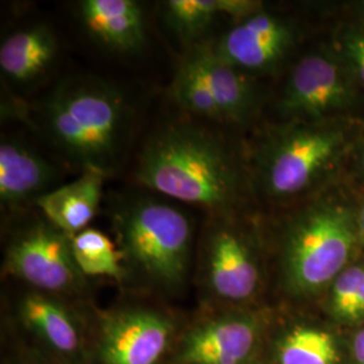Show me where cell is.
Wrapping results in <instances>:
<instances>
[{"label":"cell","instance_id":"27","mask_svg":"<svg viewBox=\"0 0 364 364\" xmlns=\"http://www.w3.org/2000/svg\"><path fill=\"white\" fill-rule=\"evenodd\" d=\"M251 364H260V363H258V362H255V363H251Z\"/></svg>","mask_w":364,"mask_h":364},{"label":"cell","instance_id":"17","mask_svg":"<svg viewBox=\"0 0 364 364\" xmlns=\"http://www.w3.org/2000/svg\"><path fill=\"white\" fill-rule=\"evenodd\" d=\"M195 50L219 105L223 122L247 120L255 107V93L247 75L216 57L209 45H196Z\"/></svg>","mask_w":364,"mask_h":364},{"label":"cell","instance_id":"10","mask_svg":"<svg viewBox=\"0 0 364 364\" xmlns=\"http://www.w3.org/2000/svg\"><path fill=\"white\" fill-rule=\"evenodd\" d=\"M263 326L254 313L205 309L182 326L166 364H251L257 362Z\"/></svg>","mask_w":364,"mask_h":364},{"label":"cell","instance_id":"3","mask_svg":"<svg viewBox=\"0 0 364 364\" xmlns=\"http://www.w3.org/2000/svg\"><path fill=\"white\" fill-rule=\"evenodd\" d=\"M109 213L127 273L126 285L165 297L180 296L195 255L191 215L164 196L144 193L119 198Z\"/></svg>","mask_w":364,"mask_h":364},{"label":"cell","instance_id":"4","mask_svg":"<svg viewBox=\"0 0 364 364\" xmlns=\"http://www.w3.org/2000/svg\"><path fill=\"white\" fill-rule=\"evenodd\" d=\"M358 220L341 205L318 203L287 225L281 247L282 285L296 299L311 297L347 269L358 242Z\"/></svg>","mask_w":364,"mask_h":364},{"label":"cell","instance_id":"18","mask_svg":"<svg viewBox=\"0 0 364 364\" xmlns=\"http://www.w3.org/2000/svg\"><path fill=\"white\" fill-rule=\"evenodd\" d=\"M275 364H338L335 338L321 328L297 326L285 329L274 344Z\"/></svg>","mask_w":364,"mask_h":364},{"label":"cell","instance_id":"7","mask_svg":"<svg viewBox=\"0 0 364 364\" xmlns=\"http://www.w3.org/2000/svg\"><path fill=\"white\" fill-rule=\"evenodd\" d=\"M3 272L33 290L63 299H82L88 278L73 255L72 237L41 213L21 221L7 239Z\"/></svg>","mask_w":364,"mask_h":364},{"label":"cell","instance_id":"12","mask_svg":"<svg viewBox=\"0 0 364 364\" xmlns=\"http://www.w3.org/2000/svg\"><path fill=\"white\" fill-rule=\"evenodd\" d=\"M296 28L285 18L266 11L250 15L230 28L210 50L243 73L267 72L293 48Z\"/></svg>","mask_w":364,"mask_h":364},{"label":"cell","instance_id":"25","mask_svg":"<svg viewBox=\"0 0 364 364\" xmlns=\"http://www.w3.org/2000/svg\"><path fill=\"white\" fill-rule=\"evenodd\" d=\"M352 356L355 364H364V328L360 329L352 341Z\"/></svg>","mask_w":364,"mask_h":364},{"label":"cell","instance_id":"19","mask_svg":"<svg viewBox=\"0 0 364 364\" xmlns=\"http://www.w3.org/2000/svg\"><path fill=\"white\" fill-rule=\"evenodd\" d=\"M78 269L87 278H109L119 285L127 284V273L115 240L96 228H87L72 237Z\"/></svg>","mask_w":364,"mask_h":364},{"label":"cell","instance_id":"15","mask_svg":"<svg viewBox=\"0 0 364 364\" xmlns=\"http://www.w3.org/2000/svg\"><path fill=\"white\" fill-rule=\"evenodd\" d=\"M107 176L84 170L75 181L57 186L36 203L39 213L64 234L73 237L90 228L103 200Z\"/></svg>","mask_w":364,"mask_h":364},{"label":"cell","instance_id":"9","mask_svg":"<svg viewBox=\"0 0 364 364\" xmlns=\"http://www.w3.org/2000/svg\"><path fill=\"white\" fill-rule=\"evenodd\" d=\"M10 320L21 347L54 364H91V316L75 301L25 287L11 302Z\"/></svg>","mask_w":364,"mask_h":364},{"label":"cell","instance_id":"6","mask_svg":"<svg viewBox=\"0 0 364 364\" xmlns=\"http://www.w3.org/2000/svg\"><path fill=\"white\" fill-rule=\"evenodd\" d=\"M182 326L173 313L126 302L91 316V364H166Z\"/></svg>","mask_w":364,"mask_h":364},{"label":"cell","instance_id":"1","mask_svg":"<svg viewBox=\"0 0 364 364\" xmlns=\"http://www.w3.org/2000/svg\"><path fill=\"white\" fill-rule=\"evenodd\" d=\"M135 181L208 215H232L242 178L220 136L198 123L178 122L162 127L144 144Z\"/></svg>","mask_w":364,"mask_h":364},{"label":"cell","instance_id":"28","mask_svg":"<svg viewBox=\"0 0 364 364\" xmlns=\"http://www.w3.org/2000/svg\"><path fill=\"white\" fill-rule=\"evenodd\" d=\"M363 166H364V156H363Z\"/></svg>","mask_w":364,"mask_h":364},{"label":"cell","instance_id":"24","mask_svg":"<svg viewBox=\"0 0 364 364\" xmlns=\"http://www.w3.org/2000/svg\"><path fill=\"white\" fill-rule=\"evenodd\" d=\"M18 353L14 356L13 359L9 360V364H54L45 358L39 356L36 352L30 351L23 347L18 348Z\"/></svg>","mask_w":364,"mask_h":364},{"label":"cell","instance_id":"23","mask_svg":"<svg viewBox=\"0 0 364 364\" xmlns=\"http://www.w3.org/2000/svg\"><path fill=\"white\" fill-rule=\"evenodd\" d=\"M343 52L352 72L364 84V31H348L343 37Z\"/></svg>","mask_w":364,"mask_h":364},{"label":"cell","instance_id":"16","mask_svg":"<svg viewBox=\"0 0 364 364\" xmlns=\"http://www.w3.org/2000/svg\"><path fill=\"white\" fill-rule=\"evenodd\" d=\"M58 53V41L46 25H33L14 31L0 46V69L7 80L27 85L45 76Z\"/></svg>","mask_w":364,"mask_h":364},{"label":"cell","instance_id":"2","mask_svg":"<svg viewBox=\"0 0 364 364\" xmlns=\"http://www.w3.org/2000/svg\"><path fill=\"white\" fill-rule=\"evenodd\" d=\"M126 92L96 76L63 80L41 102L38 124L69 162L107 177L124 154L132 129Z\"/></svg>","mask_w":364,"mask_h":364},{"label":"cell","instance_id":"11","mask_svg":"<svg viewBox=\"0 0 364 364\" xmlns=\"http://www.w3.org/2000/svg\"><path fill=\"white\" fill-rule=\"evenodd\" d=\"M351 78L343 66L323 53L302 57L287 78L281 97L285 117L314 122L353 103Z\"/></svg>","mask_w":364,"mask_h":364},{"label":"cell","instance_id":"22","mask_svg":"<svg viewBox=\"0 0 364 364\" xmlns=\"http://www.w3.org/2000/svg\"><path fill=\"white\" fill-rule=\"evenodd\" d=\"M364 287V266H350L332 282L329 308L333 317L353 324V313Z\"/></svg>","mask_w":364,"mask_h":364},{"label":"cell","instance_id":"8","mask_svg":"<svg viewBox=\"0 0 364 364\" xmlns=\"http://www.w3.org/2000/svg\"><path fill=\"white\" fill-rule=\"evenodd\" d=\"M346 144L341 129L294 120L274 131L258 156L264 193L287 200L308 191L336 159Z\"/></svg>","mask_w":364,"mask_h":364},{"label":"cell","instance_id":"26","mask_svg":"<svg viewBox=\"0 0 364 364\" xmlns=\"http://www.w3.org/2000/svg\"><path fill=\"white\" fill-rule=\"evenodd\" d=\"M358 230H359V236L362 237L364 243V204L362 209H360L359 218H358Z\"/></svg>","mask_w":364,"mask_h":364},{"label":"cell","instance_id":"5","mask_svg":"<svg viewBox=\"0 0 364 364\" xmlns=\"http://www.w3.org/2000/svg\"><path fill=\"white\" fill-rule=\"evenodd\" d=\"M196 258V279L205 309L239 306L259 293L258 251L232 215H208Z\"/></svg>","mask_w":364,"mask_h":364},{"label":"cell","instance_id":"21","mask_svg":"<svg viewBox=\"0 0 364 364\" xmlns=\"http://www.w3.org/2000/svg\"><path fill=\"white\" fill-rule=\"evenodd\" d=\"M219 15H223V0H169L164 3L168 26L188 45L201 38Z\"/></svg>","mask_w":364,"mask_h":364},{"label":"cell","instance_id":"13","mask_svg":"<svg viewBox=\"0 0 364 364\" xmlns=\"http://www.w3.org/2000/svg\"><path fill=\"white\" fill-rule=\"evenodd\" d=\"M60 171L46 158L18 139L0 144V204L3 212L19 215L36 208L37 200L55 189Z\"/></svg>","mask_w":364,"mask_h":364},{"label":"cell","instance_id":"14","mask_svg":"<svg viewBox=\"0 0 364 364\" xmlns=\"http://www.w3.org/2000/svg\"><path fill=\"white\" fill-rule=\"evenodd\" d=\"M77 18L85 33L100 48L117 54H134L146 43L144 9L134 0H82Z\"/></svg>","mask_w":364,"mask_h":364},{"label":"cell","instance_id":"20","mask_svg":"<svg viewBox=\"0 0 364 364\" xmlns=\"http://www.w3.org/2000/svg\"><path fill=\"white\" fill-rule=\"evenodd\" d=\"M171 96L192 117L207 122H223L219 105L210 91L195 49L183 58L171 82Z\"/></svg>","mask_w":364,"mask_h":364}]
</instances>
